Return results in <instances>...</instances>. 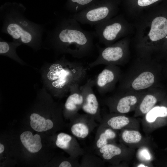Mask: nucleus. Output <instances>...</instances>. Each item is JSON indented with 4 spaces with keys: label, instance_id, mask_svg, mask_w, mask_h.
<instances>
[{
    "label": "nucleus",
    "instance_id": "obj_14",
    "mask_svg": "<svg viewBox=\"0 0 167 167\" xmlns=\"http://www.w3.org/2000/svg\"><path fill=\"white\" fill-rule=\"evenodd\" d=\"M31 127L37 132L46 131L51 129L53 123L50 120L45 119L38 113H32L30 117Z\"/></svg>",
    "mask_w": 167,
    "mask_h": 167
},
{
    "label": "nucleus",
    "instance_id": "obj_28",
    "mask_svg": "<svg viewBox=\"0 0 167 167\" xmlns=\"http://www.w3.org/2000/svg\"><path fill=\"white\" fill-rule=\"evenodd\" d=\"M166 38H167V36H166Z\"/></svg>",
    "mask_w": 167,
    "mask_h": 167
},
{
    "label": "nucleus",
    "instance_id": "obj_6",
    "mask_svg": "<svg viewBox=\"0 0 167 167\" xmlns=\"http://www.w3.org/2000/svg\"><path fill=\"white\" fill-rule=\"evenodd\" d=\"M122 71L119 66L108 65L93 79L94 86L101 94L111 92L119 80Z\"/></svg>",
    "mask_w": 167,
    "mask_h": 167
},
{
    "label": "nucleus",
    "instance_id": "obj_16",
    "mask_svg": "<svg viewBox=\"0 0 167 167\" xmlns=\"http://www.w3.org/2000/svg\"><path fill=\"white\" fill-rule=\"evenodd\" d=\"M99 151L102 154L103 158L106 160L110 159L121 153V149L111 144H107L100 148Z\"/></svg>",
    "mask_w": 167,
    "mask_h": 167
},
{
    "label": "nucleus",
    "instance_id": "obj_8",
    "mask_svg": "<svg viewBox=\"0 0 167 167\" xmlns=\"http://www.w3.org/2000/svg\"><path fill=\"white\" fill-rule=\"evenodd\" d=\"M94 86L93 79H89L80 87L84 96V101L82 108L85 112L94 115L96 114L99 110V103L92 88Z\"/></svg>",
    "mask_w": 167,
    "mask_h": 167
},
{
    "label": "nucleus",
    "instance_id": "obj_12",
    "mask_svg": "<svg viewBox=\"0 0 167 167\" xmlns=\"http://www.w3.org/2000/svg\"><path fill=\"white\" fill-rule=\"evenodd\" d=\"M20 139L24 147L31 152H37L42 148L41 138L38 134L33 135L30 131H25L20 135Z\"/></svg>",
    "mask_w": 167,
    "mask_h": 167
},
{
    "label": "nucleus",
    "instance_id": "obj_13",
    "mask_svg": "<svg viewBox=\"0 0 167 167\" xmlns=\"http://www.w3.org/2000/svg\"><path fill=\"white\" fill-rule=\"evenodd\" d=\"M156 91V87L151 88L146 90L139 106L140 111L143 113H147L157 103Z\"/></svg>",
    "mask_w": 167,
    "mask_h": 167
},
{
    "label": "nucleus",
    "instance_id": "obj_26",
    "mask_svg": "<svg viewBox=\"0 0 167 167\" xmlns=\"http://www.w3.org/2000/svg\"><path fill=\"white\" fill-rule=\"evenodd\" d=\"M4 150V145L0 143V153H2Z\"/></svg>",
    "mask_w": 167,
    "mask_h": 167
},
{
    "label": "nucleus",
    "instance_id": "obj_11",
    "mask_svg": "<svg viewBox=\"0 0 167 167\" xmlns=\"http://www.w3.org/2000/svg\"><path fill=\"white\" fill-rule=\"evenodd\" d=\"M167 34V19L159 16L152 21L148 35L152 41H156L164 37Z\"/></svg>",
    "mask_w": 167,
    "mask_h": 167
},
{
    "label": "nucleus",
    "instance_id": "obj_25",
    "mask_svg": "<svg viewBox=\"0 0 167 167\" xmlns=\"http://www.w3.org/2000/svg\"><path fill=\"white\" fill-rule=\"evenodd\" d=\"M59 167H71V164L68 161H65L61 162L59 166Z\"/></svg>",
    "mask_w": 167,
    "mask_h": 167
},
{
    "label": "nucleus",
    "instance_id": "obj_21",
    "mask_svg": "<svg viewBox=\"0 0 167 167\" xmlns=\"http://www.w3.org/2000/svg\"><path fill=\"white\" fill-rule=\"evenodd\" d=\"M71 139L70 135L63 133H60L58 135L56 145L61 148L66 149L68 148Z\"/></svg>",
    "mask_w": 167,
    "mask_h": 167
},
{
    "label": "nucleus",
    "instance_id": "obj_19",
    "mask_svg": "<svg viewBox=\"0 0 167 167\" xmlns=\"http://www.w3.org/2000/svg\"><path fill=\"white\" fill-rule=\"evenodd\" d=\"M122 137L123 140L127 143H135L139 142L141 139L140 133L136 131L125 130L123 132Z\"/></svg>",
    "mask_w": 167,
    "mask_h": 167
},
{
    "label": "nucleus",
    "instance_id": "obj_4",
    "mask_svg": "<svg viewBox=\"0 0 167 167\" xmlns=\"http://www.w3.org/2000/svg\"><path fill=\"white\" fill-rule=\"evenodd\" d=\"M157 66L153 62L135 63L122 73L117 92H141L156 87Z\"/></svg>",
    "mask_w": 167,
    "mask_h": 167
},
{
    "label": "nucleus",
    "instance_id": "obj_23",
    "mask_svg": "<svg viewBox=\"0 0 167 167\" xmlns=\"http://www.w3.org/2000/svg\"><path fill=\"white\" fill-rule=\"evenodd\" d=\"M159 0H138V4L141 6H146L151 4Z\"/></svg>",
    "mask_w": 167,
    "mask_h": 167
},
{
    "label": "nucleus",
    "instance_id": "obj_18",
    "mask_svg": "<svg viewBox=\"0 0 167 167\" xmlns=\"http://www.w3.org/2000/svg\"><path fill=\"white\" fill-rule=\"evenodd\" d=\"M71 131L76 137L84 138L88 135L89 129L85 124L79 122L74 124L71 128Z\"/></svg>",
    "mask_w": 167,
    "mask_h": 167
},
{
    "label": "nucleus",
    "instance_id": "obj_20",
    "mask_svg": "<svg viewBox=\"0 0 167 167\" xmlns=\"http://www.w3.org/2000/svg\"><path fill=\"white\" fill-rule=\"evenodd\" d=\"M116 137L115 133L111 129H106L100 135L98 139L96 145L98 148H101L107 143V140L114 138Z\"/></svg>",
    "mask_w": 167,
    "mask_h": 167
},
{
    "label": "nucleus",
    "instance_id": "obj_17",
    "mask_svg": "<svg viewBox=\"0 0 167 167\" xmlns=\"http://www.w3.org/2000/svg\"><path fill=\"white\" fill-rule=\"evenodd\" d=\"M129 122V118L124 116H118L110 118L107 122L108 125L114 129L118 130L127 125Z\"/></svg>",
    "mask_w": 167,
    "mask_h": 167
},
{
    "label": "nucleus",
    "instance_id": "obj_27",
    "mask_svg": "<svg viewBox=\"0 0 167 167\" xmlns=\"http://www.w3.org/2000/svg\"><path fill=\"white\" fill-rule=\"evenodd\" d=\"M138 167H147V166H145L144 165H143V164H140L139 165Z\"/></svg>",
    "mask_w": 167,
    "mask_h": 167
},
{
    "label": "nucleus",
    "instance_id": "obj_9",
    "mask_svg": "<svg viewBox=\"0 0 167 167\" xmlns=\"http://www.w3.org/2000/svg\"><path fill=\"white\" fill-rule=\"evenodd\" d=\"M80 84H75L70 87V94L64 105L65 110L70 112H76L82 106L84 101V96Z\"/></svg>",
    "mask_w": 167,
    "mask_h": 167
},
{
    "label": "nucleus",
    "instance_id": "obj_3",
    "mask_svg": "<svg viewBox=\"0 0 167 167\" xmlns=\"http://www.w3.org/2000/svg\"><path fill=\"white\" fill-rule=\"evenodd\" d=\"M5 6L0 11L2 32L11 36L13 41L29 46L35 51L41 49L44 25L27 18L25 9L21 6Z\"/></svg>",
    "mask_w": 167,
    "mask_h": 167
},
{
    "label": "nucleus",
    "instance_id": "obj_2",
    "mask_svg": "<svg viewBox=\"0 0 167 167\" xmlns=\"http://www.w3.org/2000/svg\"><path fill=\"white\" fill-rule=\"evenodd\" d=\"M88 69L83 63L70 61L64 55L54 62H45L40 70L43 87L54 96L63 97L73 84L85 79Z\"/></svg>",
    "mask_w": 167,
    "mask_h": 167
},
{
    "label": "nucleus",
    "instance_id": "obj_22",
    "mask_svg": "<svg viewBox=\"0 0 167 167\" xmlns=\"http://www.w3.org/2000/svg\"><path fill=\"white\" fill-rule=\"evenodd\" d=\"M94 0H70L72 4H75L71 11L73 14L77 13L83 9V7L90 3Z\"/></svg>",
    "mask_w": 167,
    "mask_h": 167
},
{
    "label": "nucleus",
    "instance_id": "obj_24",
    "mask_svg": "<svg viewBox=\"0 0 167 167\" xmlns=\"http://www.w3.org/2000/svg\"><path fill=\"white\" fill-rule=\"evenodd\" d=\"M140 155L142 158L145 160H150L151 156L148 151L146 149H143L140 152Z\"/></svg>",
    "mask_w": 167,
    "mask_h": 167
},
{
    "label": "nucleus",
    "instance_id": "obj_7",
    "mask_svg": "<svg viewBox=\"0 0 167 167\" xmlns=\"http://www.w3.org/2000/svg\"><path fill=\"white\" fill-rule=\"evenodd\" d=\"M146 91L118 92L117 96H116V109L121 113L129 112L131 108L137 104L139 98L143 96Z\"/></svg>",
    "mask_w": 167,
    "mask_h": 167
},
{
    "label": "nucleus",
    "instance_id": "obj_5",
    "mask_svg": "<svg viewBox=\"0 0 167 167\" xmlns=\"http://www.w3.org/2000/svg\"><path fill=\"white\" fill-rule=\"evenodd\" d=\"M96 46L99 55L94 61L88 64L89 69L100 65L119 66L124 63V51L121 45H108L101 48L97 45Z\"/></svg>",
    "mask_w": 167,
    "mask_h": 167
},
{
    "label": "nucleus",
    "instance_id": "obj_10",
    "mask_svg": "<svg viewBox=\"0 0 167 167\" xmlns=\"http://www.w3.org/2000/svg\"><path fill=\"white\" fill-rule=\"evenodd\" d=\"M22 44L15 41L8 42L0 39V55L9 58L23 66L27 64L17 55L16 52L17 48Z\"/></svg>",
    "mask_w": 167,
    "mask_h": 167
},
{
    "label": "nucleus",
    "instance_id": "obj_1",
    "mask_svg": "<svg viewBox=\"0 0 167 167\" xmlns=\"http://www.w3.org/2000/svg\"><path fill=\"white\" fill-rule=\"evenodd\" d=\"M78 22L70 16L61 19L48 32L42 47L55 57L69 54L81 58L90 55L95 48L94 32L84 30Z\"/></svg>",
    "mask_w": 167,
    "mask_h": 167
},
{
    "label": "nucleus",
    "instance_id": "obj_15",
    "mask_svg": "<svg viewBox=\"0 0 167 167\" xmlns=\"http://www.w3.org/2000/svg\"><path fill=\"white\" fill-rule=\"evenodd\" d=\"M167 116V108L165 106H156L153 107L146 114V119L150 122H154L158 117Z\"/></svg>",
    "mask_w": 167,
    "mask_h": 167
}]
</instances>
